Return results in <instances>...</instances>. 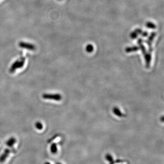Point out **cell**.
Masks as SVG:
<instances>
[{
    "mask_svg": "<svg viewBox=\"0 0 164 164\" xmlns=\"http://www.w3.org/2000/svg\"><path fill=\"white\" fill-rule=\"evenodd\" d=\"M25 60L26 59L25 57H21L19 59L16 60L11 65L9 72L11 73H14L18 69L22 68L25 64Z\"/></svg>",
    "mask_w": 164,
    "mask_h": 164,
    "instance_id": "obj_1",
    "label": "cell"
},
{
    "mask_svg": "<svg viewBox=\"0 0 164 164\" xmlns=\"http://www.w3.org/2000/svg\"><path fill=\"white\" fill-rule=\"evenodd\" d=\"M42 97L44 100H52L56 101H59L62 99V96L59 94L44 93L42 94Z\"/></svg>",
    "mask_w": 164,
    "mask_h": 164,
    "instance_id": "obj_2",
    "label": "cell"
},
{
    "mask_svg": "<svg viewBox=\"0 0 164 164\" xmlns=\"http://www.w3.org/2000/svg\"><path fill=\"white\" fill-rule=\"evenodd\" d=\"M19 46L22 49H26L29 50L33 51L36 49V47L34 44L28 42L20 41L19 43Z\"/></svg>",
    "mask_w": 164,
    "mask_h": 164,
    "instance_id": "obj_3",
    "label": "cell"
},
{
    "mask_svg": "<svg viewBox=\"0 0 164 164\" xmlns=\"http://www.w3.org/2000/svg\"><path fill=\"white\" fill-rule=\"evenodd\" d=\"M138 45H139V49L141 50V51H142V53L144 55L145 58L147 57L148 55H151L150 53H147L146 48H145V46L143 44V40H142L141 38H139V39H138Z\"/></svg>",
    "mask_w": 164,
    "mask_h": 164,
    "instance_id": "obj_4",
    "label": "cell"
},
{
    "mask_svg": "<svg viewBox=\"0 0 164 164\" xmlns=\"http://www.w3.org/2000/svg\"><path fill=\"white\" fill-rule=\"evenodd\" d=\"M155 35H156V33H155V32H152V33L150 34V36L149 37L148 39L146 41V42L147 44V45H148L149 49V53H150V54H151V53L152 51V42L153 41Z\"/></svg>",
    "mask_w": 164,
    "mask_h": 164,
    "instance_id": "obj_5",
    "label": "cell"
},
{
    "mask_svg": "<svg viewBox=\"0 0 164 164\" xmlns=\"http://www.w3.org/2000/svg\"><path fill=\"white\" fill-rule=\"evenodd\" d=\"M11 150L9 149H6L3 153L0 155V163H2L4 162L6 160V158L8 157L10 154Z\"/></svg>",
    "mask_w": 164,
    "mask_h": 164,
    "instance_id": "obj_6",
    "label": "cell"
},
{
    "mask_svg": "<svg viewBox=\"0 0 164 164\" xmlns=\"http://www.w3.org/2000/svg\"><path fill=\"white\" fill-rule=\"evenodd\" d=\"M16 142H17L16 139L15 137H12L6 141V145L7 146L12 147L14 146V144L16 143Z\"/></svg>",
    "mask_w": 164,
    "mask_h": 164,
    "instance_id": "obj_7",
    "label": "cell"
},
{
    "mask_svg": "<svg viewBox=\"0 0 164 164\" xmlns=\"http://www.w3.org/2000/svg\"><path fill=\"white\" fill-rule=\"evenodd\" d=\"M139 49V47L137 46H133L131 47H127L125 49V52L128 53H130L131 52H136Z\"/></svg>",
    "mask_w": 164,
    "mask_h": 164,
    "instance_id": "obj_8",
    "label": "cell"
},
{
    "mask_svg": "<svg viewBox=\"0 0 164 164\" xmlns=\"http://www.w3.org/2000/svg\"><path fill=\"white\" fill-rule=\"evenodd\" d=\"M50 151L52 153L55 154L57 152V145L56 143H53L50 146Z\"/></svg>",
    "mask_w": 164,
    "mask_h": 164,
    "instance_id": "obj_9",
    "label": "cell"
},
{
    "mask_svg": "<svg viewBox=\"0 0 164 164\" xmlns=\"http://www.w3.org/2000/svg\"><path fill=\"white\" fill-rule=\"evenodd\" d=\"M113 111H114V114L118 116L119 117H122L123 116V114H122V112L120 111V110L118 108L115 107L113 109Z\"/></svg>",
    "mask_w": 164,
    "mask_h": 164,
    "instance_id": "obj_10",
    "label": "cell"
},
{
    "mask_svg": "<svg viewBox=\"0 0 164 164\" xmlns=\"http://www.w3.org/2000/svg\"><path fill=\"white\" fill-rule=\"evenodd\" d=\"M35 126L36 128L38 130H41L43 129V124L40 121H37L35 123Z\"/></svg>",
    "mask_w": 164,
    "mask_h": 164,
    "instance_id": "obj_11",
    "label": "cell"
},
{
    "mask_svg": "<svg viewBox=\"0 0 164 164\" xmlns=\"http://www.w3.org/2000/svg\"><path fill=\"white\" fill-rule=\"evenodd\" d=\"M146 26L148 28H150V29H154L156 28V26H155V24L151 21H148L146 24Z\"/></svg>",
    "mask_w": 164,
    "mask_h": 164,
    "instance_id": "obj_12",
    "label": "cell"
},
{
    "mask_svg": "<svg viewBox=\"0 0 164 164\" xmlns=\"http://www.w3.org/2000/svg\"><path fill=\"white\" fill-rule=\"evenodd\" d=\"M86 50L89 53H92L94 50V47L91 44H88V45H87L86 47Z\"/></svg>",
    "mask_w": 164,
    "mask_h": 164,
    "instance_id": "obj_13",
    "label": "cell"
},
{
    "mask_svg": "<svg viewBox=\"0 0 164 164\" xmlns=\"http://www.w3.org/2000/svg\"><path fill=\"white\" fill-rule=\"evenodd\" d=\"M138 35V34L135 31H134V32L131 33L130 36H131V38H132V39H135L137 37Z\"/></svg>",
    "mask_w": 164,
    "mask_h": 164,
    "instance_id": "obj_14",
    "label": "cell"
},
{
    "mask_svg": "<svg viewBox=\"0 0 164 164\" xmlns=\"http://www.w3.org/2000/svg\"><path fill=\"white\" fill-rule=\"evenodd\" d=\"M148 34L147 32H142L141 34V35L144 37H146L147 36Z\"/></svg>",
    "mask_w": 164,
    "mask_h": 164,
    "instance_id": "obj_15",
    "label": "cell"
},
{
    "mask_svg": "<svg viewBox=\"0 0 164 164\" xmlns=\"http://www.w3.org/2000/svg\"><path fill=\"white\" fill-rule=\"evenodd\" d=\"M45 164H51L49 162H46L45 163Z\"/></svg>",
    "mask_w": 164,
    "mask_h": 164,
    "instance_id": "obj_16",
    "label": "cell"
},
{
    "mask_svg": "<svg viewBox=\"0 0 164 164\" xmlns=\"http://www.w3.org/2000/svg\"><path fill=\"white\" fill-rule=\"evenodd\" d=\"M55 164H62L61 163L58 162V163H56Z\"/></svg>",
    "mask_w": 164,
    "mask_h": 164,
    "instance_id": "obj_17",
    "label": "cell"
},
{
    "mask_svg": "<svg viewBox=\"0 0 164 164\" xmlns=\"http://www.w3.org/2000/svg\"><path fill=\"white\" fill-rule=\"evenodd\" d=\"M58 1H62V0H58Z\"/></svg>",
    "mask_w": 164,
    "mask_h": 164,
    "instance_id": "obj_18",
    "label": "cell"
}]
</instances>
